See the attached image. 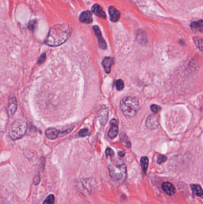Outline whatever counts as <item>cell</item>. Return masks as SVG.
I'll list each match as a JSON object with an SVG mask.
<instances>
[{
	"label": "cell",
	"instance_id": "8",
	"mask_svg": "<svg viewBox=\"0 0 203 204\" xmlns=\"http://www.w3.org/2000/svg\"><path fill=\"white\" fill-rule=\"evenodd\" d=\"M92 29L94 31L95 34L97 38L98 42V46L101 48L105 50L107 48V44L104 40V38L102 37V34L100 31V29L99 28V27L97 26H94L92 27Z\"/></svg>",
	"mask_w": 203,
	"mask_h": 204
},
{
	"label": "cell",
	"instance_id": "2",
	"mask_svg": "<svg viewBox=\"0 0 203 204\" xmlns=\"http://www.w3.org/2000/svg\"><path fill=\"white\" fill-rule=\"evenodd\" d=\"M120 109L124 116L128 118L133 117L139 109L137 99L133 97H126L121 100Z\"/></svg>",
	"mask_w": 203,
	"mask_h": 204
},
{
	"label": "cell",
	"instance_id": "26",
	"mask_svg": "<svg viewBox=\"0 0 203 204\" xmlns=\"http://www.w3.org/2000/svg\"><path fill=\"white\" fill-rule=\"evenodd\" d=\"M166 160H167V158L165 156L160 155L157 157V163L159 164H162L164 163L165 161H166Z\"/></svg>",
	"mask_w": 203,
	"mask_h": 204
},
{
	"label": "cell",
	"instance_id": "9",
	"mask_svg": "<svg viewBox=\"0 0 203 204\" xmlns=\"http://www.w3.org/2000/svg\"><path fill=\"white\" fill-rule=\"evenodd\" d=\"M118 121L116 119H112L110 122V128L108 133V136L110 138H114L118 135Z\"/></svg>",
	"mask_w": 203,
	"mask_h": 204
},
{
	"label": "cell",
	"instance_id": "30",
	"mask_svg": "<svg viewBox=\"0 0 203 204\" xmlns=\"http://www.w3.org/2000/svg\"><path fill=\"white\" fill-rule=\"evenodd\" d=\"M118 154V155H119L120 157H123V156H124V155H125V152L124 151L119 152Z\"/></svg>",
	"mask_w": 203,
	"mask_h": 204
},
{
	"label": "cell",
	"instance_id": "16",
	"mask_svg": "<svg viewBox=\"0 0 203 204\" xmlns=\"http://www.w3.org/2000/svg\"><path fill=\"white\" fill-rule=\"evenodd\" d=\"M191 29L195 32H199L203 31V20H200L191 23Z\"/></svg>",
	"mask_w": 203,
	"mask_h": 204
},
{
	"label": "cell",
	"instance_id": "29",
	"mask_svg": "<svg viewBox=\"0 0 203 204\" xmlns=\"http://www.w3.org/2000/svg\"><path fill=\"white\" fill-rule=\"evenodd\" d=\"M39 181H40V177H39V175H38V176H35V177L33 178V183L34 184H38L39 183Z\"/></svg>",
	"mask_w": 203,
	"mask_h": 204
},
{
	"label": "cell",
	"instance_id": "20",
	"mask_svg": "<svg viewBox=\"0 0 203 204\" xmlns=\"http://www.w3.org/2000/svg\"><path fill=\"white\" fill-rule=\"evenodd\" d=\"M55 202V197L54 195L51 194L46 197L42 204H54Z\"/></svg>",
	"mask_w": 203,
	"mask_h": 204
},
{
	"label": "cell",
	"instance_id": "27",
	"mask_svg": "<svg viewBox=\"0 0 203 204\" xmlns=\"http://www.w3.org/2000/svg\"><path fill=\"white\" fill-rule=\"evenodd\" d=\"M46 59V53H43V54H42L41 55V56L39 57V59H38V64H39V65H40V64H42V63L45 61Z\"/></svg>",
	"mask_w": 203,
	"mask_h": 204
},
{
	"label": "cell",
	"instance_id": "25",
	"mask_svg": "<svg viewBox=\"0 0 203 204\" xmlns=\"http://www.w3.org/2000/svg\"><path fill=\"white\" fill-rule=\"evenodd\" d=\"M150 108L152 112H153L154 113H157L161 110V107L157 105H155V104L151 106Z\"/></svg>",
	"mask_w": 203,
	"mask_h": 204
},
{
	"label": "cell",
	"instance_id": "15",
	"mask_svg": "<svg viewBox=\"0 0 203 204\" xmlns=\"http://www.w3.org/2000/svg\"><path fill=\"white\" fill-rule=\"evenodd\" d=\"M114 59L112 57H105L104 59L103 60L102 64L104 68L105 72L107 73H109L111 71V66L113 64Z\"/></svg>",
	"mask_w": 203,
	"mask_h": 204
},
{
	"label": "cell",
	"instance_id": "4",
	"mask_svg": "<svg viewBox=\"0 0 203 204\" xmlns=\"http://www.w3.org/2000/svg\"><path fill=\"white\" fill-rule=\"evenodd\" d=\"M27 124L26 121L23 119H17L13 122L10 127L8 134L13 140L22 138L26 133Z\"/></svg>",
	"mask_w": 203,
	"mask_h": 204
},
{
	"label": "cell",
	"instance_id": "13",
	"mask_svg": "<svg viewBox=\"0 0 203 204\" xmlns=\"http://www.w3.org/2000/svg\"><path fill=\"white\" fill-rule=\"evenodd\" d=\"M109 12L110 17V20L112 22H116L119 20L120 17V13L115 7L113 6L109 7Z\"/></svg>",
	"mask_w": 203,
	"mask_h": 204
},
{
	"label": "cell",
	"instance_id": "21",
	"mask_svg": "<svg viewBox=\"0 0 203 204\" xmlns=\"http://www.w3.org/2000/svg\"><path fill=\"white\" fill-rule=\"evenodd\" d=\"M194 41L196 44L197 47L201 50H203V40L201 38L199 37H194Z\"/></svg>",
	"mask_w": 203,
	"mask_h": 204
},
{
	"label": "cell",
	"instance_id": "14",
	"mask_svg": "<svg viewBox=\"0 0 203 204\" xmlns=\"http://www.w3.org/2000/svg\"><path fill=\"white\" fill-rule=\"evenodd\" d=\"M92 11L95 15L101 17L102 19H105L107 17L105 13L103 11L102 7H101L99 4H94L92 7Z\"/></svg>",
	"mask_w": 203,
	"mask_h": 204
},
{
	"label": "cell",
	"instance_id": "3",
	"mask_svg": "<svg viewBox=\"0 0 203 204\" xmlns=\"http://www.w3.org/2000/svg\"><path fill=\"white\" fill-rule=\"evenodd\" d=\"M109 174L111 179L117 182H122L126 178V166L124 162L118 160L110 165Z\"/></svg>",
	"mask_w": 203,
	"mask_h": 204
},
{
	"label": "cell",
	"instance_id": "1",
	"mask_svg": "<svg viewBox=\"0 0 203 204\" xmlns=\"http://www.w3.org/2000/svg\"><path fill=\"white\" fill-rule=\"evenodd\" d=\"M72 28L65 23L57 24L49 31L45 43L49 46H59L64 44L71 35Z\"/></svg>",
	"mask_w": 203,
	"mask_h": 204
},
{
	"label": "cell",
	"instance_id": "19",
	"mask_svg": "<svg viewBox=\"0 0 203 204\" xmlns=\"http://www.w3.org/2000/svg\"><path fill=\"white\" fill-rule=\"evenodd\" d=\"M148 162H149L148 158L146 157H143L141 159V166L142 167L143 171H144L145 173H146L147 171L148 167Z\"/></svg>",
	"mask_w": 203,
	"mask_h": 204
},
{
	"label": "cell",
	"instance_id": "5",
	"mask_svg": "<svg viewBox=\"0 0 203 204\" xmlns=\"http://www.w3.org/2000/svg\"><path fill=\"white\" fill-rule=\"evenodd\" d=\"M72 130L73 128H70L63 131H60L55 128H48L46 130V135L48 139L55 140L59 137L65 136L72 132Z\"/></svg>",
	"mask_w": 203,
	"mask_h": 204
},
{
	"label": "cell",
	"instance_id": "17",
	"mask_svg": "<svg viewBox=\"0 0 203 204\" xmlns=\"http://www.w3.org/2000/svg\"><path fill=\"white\" fill-rule=\"evenodd\" d=\"M191 189L194 195L202 197L203 194V189L200 185H196V184L191 185Z\"/></svg>",
	"mask_w": 203,
	"mask_h": 204
},
{
	"label": "cell",
	"instance_id": "24",
	"mask_svg": "<svg viewBox=\"0 0 203 204\" xmlns=\"http://www.w3.org/2000/svg\"><path fill=\"white\" fill-rule=\"evenodd\" d=\"M36 25H37V23H36V20H33L30 21L29 22V24H28V28L29 30L31 31H33L35 27H36Z\"/></svg>",
	"mask_w": 203,
	"mask_h": 204
},
{
	"label": "cell",
	"instance_id": "23",
	"mask_svg": "<svg viewBox=\"0 0 203 204\" xmlns=\"http://www.w3.org/2000/svg\"><path fill=\"white\" fill-rule=\"evenodd\" d=\"M90 134V132L88 129L87 128H84L81 130L79 132V136L81 137H86L88 136H89Z\"/></svg>",
	"mask_w": 203,
	"mask_h": 204
},
{
	"label": "cell",
	"instance_id": "28",
	"mask_svg": "<svg viewBox=\"0 0 203 204\" xmlns=\"http://www.w3.org/2000/svg\"><path fill=\"white\" fill-rule=\"evenodd\" d=\"M105 153L107 155V156H110V157H112L114 154V152L113 151L111 150L110 148H107L106 151H105Z\"/></svg>",
	"mask_w": 203,
	"mask_h": 204
},
{
	"label": "cell",
	"instance_id": "22",
	"mask_svg": "<svg viewBox=\"0 0 203 204\" xmlns=\"http://www.w3.org/2000/svg\"><path fill=\"white\" fill-rule=\"evenodd\" d=\"M116 87L118 91L122 90L124 88V82L122 79H118L116 82Z\"/></svg>",
	"mask_w": 203,
	"mask_h": 204
},
{
	"label": "cell",
	"instance_id": "18",
	"mask_svg": "<svg viewBox=\"0 0 203 204\" xmlns=\"http://www.w3.org/2000/svg\"><path fill=\"white\" fill-rule=\"evenodd\" d=\"M120 140L122 145L124 146L127 148L131 147V143L128 136L124 133H121L120 136Z\"/></svg>",
	"mask_w": 203,
	"mask_h": 204
},
{
	"label": "cell",
	"instance_id": "12",
	"mask_svg": "<svg viewBox=\"0 0 203 204\" xmlns=\"http://www.w3.org/2000/svg\"><path fill=\"white\" fill-rule=\"evenodd\" d=\"M162 189L164 192L168 195L172 196L173 195L176 191L174 185L170 182H164L162 184Z\"/></svg>",
	"mask_w": 203,
	"mask_h": 204
},
{
	"label": "cell",
	"instance_id": "11",
	"mask_svg": "<svg viewBox=\"0 0 203 204\" xmlns=\"http://www.w3.org/2000/svg\"><path fill=\"white\" fill-rule=\"evenodd\" d=\"M79 20L86 24H90L92 22V14L89 11H85L80 14L79 16Z\"/></svg>",
	"mask_w": 203,
	"mask_h": 204
},
{
	"label": "cell",
	"instance_id": "7",
	"mask_svg": "<svg viewBox=\"0 0 203 204\" xmlns=\"http://www.w3.org/2000/svg\"><path fill=\"white\" fill-rule=\"evenodd\" d=\"M17 109V102L16 97H10L8 103L7 107V112L9 117H12L16 112Z\"/></svg>",
	"mask_w": 203,
	"mask_h": 204
},
{
	"label": "cell",
	"instance_id": "6",
	"mask_svg": "<svg viewBox=\"0 0 203 204\" xmlns=\"http://www.w3.org/2000/svg\"><path fill=\"white\" fill-rule=\"evenodd\" d=\"M145 125L150 130L157 129L159 126L158 117L156 113L150 115L146 119Z\"/></svg>",
	"mask_w": 203,
	"mask_h": 204
},
{
	"label": "cell",
	"instance_id": "10",
	"mask_svg": "<svg viewBox=\"0 0 203 204\" xmlns=\"http://www.w3.org/2000/svg\"><path fill=\"white\" fill-rule=\"evenodd\" d=\"M108 110L106 107H103L98 112V118L100 123L103 125H104L108 120Z\"/></svg>",
	"mask_w": 203,
	"mask_h": 204
}]
</instances>
